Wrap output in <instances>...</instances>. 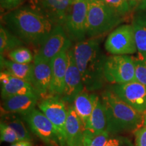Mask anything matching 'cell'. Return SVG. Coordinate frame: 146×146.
Instances as JSON below:
<instances>
[{"label":"cell","mask_w":146,"mask_h":146,"mask_svg":"<svg viewBox=\"0 0 146 146\" xmlns=\"http://www.w3.org/2000/svg\"><path fill=\"white\" fill-rule=\"evenodd\" d=\"M3 23L25 43L40 46L56 25L30 6L20 7L3 16Z\"/></svg>","instance_id":"cell-1"},{"label":"cell","mask_w":146,"mask_h":146,"mask_svg":"<svg viewBox=\"0 0 146 146\" xmlns=\"http://www.w3.org/2000/svg\"><path fill=\"white\" fill-rule=\"evenodd\" d=\"M72 50L85 90L90 92L99 90L106 81L104 68L106 59L100 48V41L89 38L76 42Z\"/></svg>","instance_id":"cell-2"},{"label":"cell","mask_w":146,"mask_h":146,"mask_svg":"<svg viewBox=\"0 0 146 146\" xmlns=\"http://www.w3.org/2000/svg\"><path fill=\"white\" fill-rule=\"evenodd\" d=\"M106 111L107 128L110 135L132 132L143 127L144 116L123 101L113 91L106 90L101 95Z\"/></svg>","instance_id":"cell-3"},{"label":"cell","mask_w":146,"mask_h":146,"mask_svg":"<svg viewBox=\"0 0 146 146\" xmlns=\"http://www.w3.org/2000/svg\"><path fill=\"white\" fill-rule=\"evenodd\" d=\"M123 21V16L114 12L102 0L89 3L87 36L94 38L106 33Z\"/></svg>","instance_id":"cell-4"},{"label":"cell","mask_w":146,"mask_h":146,"mask_svg":"<svg viewBox=\"0 0 146 146\" xmlns=\"http://www.w3.org/2000/svg\"><path fill=\"white\" fill-rule=\"evenodd\" d=\"M104 74L106 81L113 85L135 81L134 60L127 55H112L106 57Z\"/></svg>","instance_id":"cell-5"},{"label":"cell","mask_w":146,"mask_h":146,"mask_svg":"<svg viewBox=\"0 0 146 146\" xmlns=\"http://www.w3.org/2000/svg\"><path fill=\"white\" fill-rule=\"evenodd\" d=\"M38 108L56 128L61 146L66 144V123L68 108L60 97L52 96L38 102Z\"/></svg>","instance_id":"cell-6"},{"label":"cell","mask_w":146,"mask_h":146,"mask_svg":"<svg viewBox=\"0 0 146 146\" xmlns=\"http://www.w3.org/2000/svg\"><path fill=\"white\" fill-rule=\"evenodd\" d=\"M88 0H73L64 28L71 41H83L87 36Z\"/></svg>","instance_id":"cell-7"},{"label":"cell","mask_w":146,"mask_h":146,"mask_svg":"<svg viewBox=\"0 0 146 146\" xmlns=\"http://www.w3.org/2000/svg\"><path fill=\"white\" fill-rule=\"evenodd\" d=\"M104 46L112 55L135 54L137 49L132 25H120L112 31L108 36Z\"/></svg>","instance_id":"cell-8"},{"label":"cell","mask_w":146,"mask_h":146,"mask_svg":"<svg viewBox=\"0 0 146 146\" xmlns=\"http://www.w3.org/2000/svg\"><path fill=\"white\" fill-rule=\"evenodd\" d=\"M73 0H30V7L54 24L64 27Z\"/></svg>","instance_id":"cell-9"},{"label":"cell","mask_w":146,"mask_h":146,"mask_svg":"<svg viewBox=\"0 0 146 146\" xmlns=\"http://www.w3.org/2000/svg\"><path fill=\"white\" fill-rule=\"evenodd\" d=\"M23 117L32 132L42 141L50 145L61 146L56 128L41 111L35 108Z\"/></svg>","instance_id":"cell-10"},{"label":"cell","mask_w":146,"mask_h":146,"mask_svg":"<svg viewBox=\"0 0 146 146\" xmlns=\"http://www.w3.org/2000/svg\"><path fill=\"white\" fill-rule=\"evenodd\" d=\"M72 46V41L66 33L62 26H56L52 33L39 46L36 55L44 60H52L60 53L68 50Z\"/></svg>","instance_id":"cell-11"},{"label":"cell","mask_w":146,"mask_h":146,"mask_svg":"<svg viewBox=\"0 0 146 146\" xmlns=\"http://www.w3.org/2000/svg\"><path fill=\"white\" fill-rule=\"evenodd\" d=\"M68 56V66L65 76L64 88L62 95L60 97L65 102L66 104L72 106L74 100L78 94H81L84 89V85L81 73L76 66L72 47L67 52Z\"/></svg>","instance_id":"cell-12"},{"label":"cell","mask_w":146,"mask_h":146,"mask_svg":"<svg viewBox=\"0 0 146 146\" xmlns=\"http://www.w3.org/2000/svg\"><path fill=\"white\" fill-rule=\"evenodd\" d=\"M111 89L137 111L143 113L146 110V87L143 84L134 81L114 85Z\"/></svg>","instance_id":"cell-13"},{"label":"cell","mask_w":146,"mask_h":146,"mask_svg":"<svg viewBox=\"0 0 146 146\" xmlns=\"http://www.w3.org/2000/svg\"><path fill=\"white\" fill-rule=\"evenodd\" d=\"M52 66L50 62L35 55L33 60V80L32 85L36 94L41 99L51 96L52 85Z\"/></svg>","instance_id":"cell-14"},{"label":"cell","mask_w":146,"mask_h":146,"mask_svg":"<svg viewBox=\"0 0 146 146\" xmlns=\"http://www.w3.org/2000/svg\"><path fill=\"white\" fill-rule=\"evenodd\" d=\"M0 83L3 100L18 95H37L31 83L5 71L1 70L0 73Z\"/></svg>","instance_id":"cell-15"},{"label":"cell","mask_w":146,"mask_h":146,"mask_svg":"<svg viewBox=\"0 0 146 146\" xmlns=\"http://www.w3.org/2000/svg\"><path fill=\"white\" fill-rule=\"evenodd\" d=\"M39 97L37 95H18L3 100L1 114H28L35 109Z\"/></svg>","instance_id":"cell-16"},{"label":"cell","mask_w":146,"mask_h":146,"mask_svg":"<svg viewBox=\"0 0 146 146\" xmlns=\"http://www.w3.org/2000/svg\"><path fill=\"white\" fill-rule=\"evenodd\" d=\"M68 50L62 51L51 62L52 75L51 96L61 97L62 95L64 88L66 73L68 66L67 52Z\"/></svg>","instance_id":"cell-17"},{"label":"cell","mask_w":146,"mask_h":146,"mask_svg":"<svg viewBox=\"0 0 146 146\" xmlns=\"http://www.w3.org/2000/svg\"><path fill=\"white\" fill-rule=\"evenodd\" d=\"M84 131L85 127L81 120L78 117L72 106H69L66 123V146H83Z\"/></svg>","instance_id":"cell-18"},{"label":"cell","mask_w":146,"mask_h":146,"mask_svg":"<svg viewBox=\"0 0 146 146\" xmlns=\"http://www.w3.org/2000/svg\"><path fill=\"white\" fill-rule=\"evenodd\" d=\"M107 118L101 98L96 95L94 108L90 118L85 126V130L94 133H100L106 131Z\"/></svg>","instance_id":"cell-19"},{"label":"cell","mask_w":146,"mask_h":146,"mask_svg":"<svg viewBox=\"0 0 146 146\" xmlns=\"http://www.w3.org/2000/svg\"><path fill=\"white\" fill-rule=\"evenodd\" d=\"M90 91L84 90L76 97L72 104V106L84 127L86 125L92 113L96 94L89 93Z\"/></svg>","instance_id":"cell-20"},{"label":"cell","mask_w":146,"mask_h":146,"mask_svg":"<svg viewBox=\"0 0 146 146\" xmlns=\"http://www.w3.org/2000/svg\"><path fill=\"white\" fill-rule=\"evenodd\" d=\"M1 69L11 75L33 83V63L19 64L11 60H6L1 56Z\"/></svg>","instance_id":"cell-21"},{"label":"cell","mask_w":146,"mask_h":146,"mask_svg":"<svg viewBox=\"0 0 146 146\" xmlns=\"http://www.w3.org/2000/svg\"><path fill=\"white\" fill-rule=\"evenodd\" d=\"M139 55L146 59V14L139 13L132 22Z\"/></svg>","instance_id":"cell-22"},{"label":"cell","mask_w":146,"mask_h":146,"mask_svg":"<svg viewBox=\"0 0 146 146\" xmlns=\"http://www.w3.org/2000/svg\"><path fill=\"white\" fill-rule=\"evenodd\" d=\"M2 116L1 121L4 122L15 131L18 141H31V137L21 118L16 116L14 114H2Z\"/></svg>","instance_id":"cell-23"},{"label":"cell","mask_w":146,"mask_h":146,"mask_svg":"<svg viewBox=\"0 0 146 146\" xmlns=\"http://www.w3.org/2000/svg\"><path fill=\"white\" fill-rule=\"evenodd\" d=\"M25 43L12 33L9 31L2 25L0 28V54L1 56L5 52L12 51L22 47Z\"/></svg>","instance_id":"cell-24"},{"label":"cell","mask_w":146,"mask_h":146,"mask_svg":"<svg viewBox=\"0 0 146 146\" xmlns=\"http://www.w3.org/2000/svg\"><path fill=\"white\" fill-rule=\"evenodd\" d=\"M109 137L110 134L107 130L100 133H94L85 129L83 146H105Z\"/></svg>","instance_id":"cell-25"},{"label":"cell","mask_w":146,"mask_h":146,"mask_svg":"<svg viewBox=\"0 0 146 146\" xmlns=\"http://www.w3.org/2000/svg\"><path fill=\"white\" fill-rule=\"evenodd\" d=\"M8 58L11 61L19 64H31L34 60L31 51L25 47H19L10 51Z\"/></svg>","instance_id":"cell-26"},{"label":"cell","mask_w":146,"mask_h":146,"mask_svg":"<svg viewBox=\"0 0 146 146\" xmlns=\"http://www.w3.org/2000/svg\"><path fill=\"white\" fill-rule=\"evenodd\" d=\"M102 1L123 17L127 15L131 11L127 0H102Z\"/></svg>","instance_id":"cell-27"},{"label":"cell","mask_w":146,"mask_h":146,"mask_svg":"<svg viewBox=\"0 0 146 146\" xmlns=\"http://www.w3.org/2000/svg\"><path fill=\"white\" fill-rule=\"evenodd\" d=\"M133 59L135 68V81L146 87V59L139 55Z\"/></svg>","instance_id":"cell-28"},{"label":"cell","mask_w":146,"mask_h":146,"mask_svg":"<svg viewBox=\"0 0 146 146\" xmlns=\"http://www.w3.org/2000/svg\"><path fill=\"white\" fill-rule=\"evenodd\" d=\"M0 138L1 142L14 143L18 141L15 131L3 121L0 124Z\"/></svg>","instance_id":"cell-29"},{"label":"cell","mask_w":146,"mask_h":146,"mask_svg":"<svg viewBox=\"0 0 146 146\" xmlns=\"http://www.w3.org/2000/svg\"><path fill=\"white\" fill-rule=\"evenodd\" d=\"M105 146H133L132 142L125 137L112 135L110 137Z\"/></svg>","instance_id":"cell-30"},{"label":"cell","mask_w":146,"mask_h":146,"mask_svg":"<svg viewBox=\"0 0 146 146\" xmlns=\"http://www.w3.org/2000/svg\"><path fill=\"white\" fill-rule=\"evenodd\" d=\"M25 0H0L1 8L7 10H13L18 8Z\"/></svg>","instance_id":"cell-31"},{"label":"cell","mask_w":146,"mask_h":146,"mask_svg":"<svg viewBox=\"0 0 146 146\" xmlns=\"http://www.w3.org/2000/svg\"><path fill=\"white\" fill-rule=\"evenodd\" d=\"M135 146H146V127H142L135 132Z\"/></svg>","instance_id":"cell-32"},{"label":"cell","mask_w":146,"mask_h":146,"mask_svg":"<svg viewBox=\"0 0 146 146\" xmlns=\"http://www.w3.org/2000/svg\"><path fill=\"white\" fill-rule=\"evenodd\" d=\"M129 6L133 10H144L146 9V0H127Z\"/></svg>","instance_id":"cell-33"},{"label":"cell","mask_w":146,"mask_h":146,"mask_svg":"<svg viewBox=\"0 0 146 146\" xmlns=\"http://www.w3.org/2000/svg\"><path fill=\"white\" fill-rule=\"evenodd\" d=\"M11 146H33L31 141H19L12 144Z\"/></svg>","instance_id":"cell-34"},{"label":"cell","mask_w":146,"mask_h":146,"mask_svg":"<svg viewBox=\"0 0 146 146\" xmlns=\"http://www.w3.org/2000/svg\"><path fill=\"white\" fill-rule=\"evenodd\" d=\"M143 116H144V122H146V110L143 113Z\"/></svg>","instance_id":"cell-35"},{"label":"cell","mask_w":146,"mask_h":146,"mask_svg":"<svg viewBox=\"0 0 146 146\" xmlns=\"http://www.w3.org/2000/svg\"><path fill=\"white\" fill-rule=\"evenodd\" d=\"M99 1V0H88L89 3H91V2H94V1Z\"/></svg>","instance_id":"cell-36"},{"label":"cell","mask_w":146,"mask_h":146,"mask_svg":"<svg viewBox=\"0 0 146 146\" xmlns=\"http://www.w3.org/2000/svg\"><path fill=\"white\" fill-rule=\"evenodd\" d=\"M143 127H146V122H144L143 123Z\"/></svg>","instance_id":"cell-37"},{"label":"cell","mask_w":146,"mask_h":146,"mask_svg":"<svg viewBox=\"0 0 146 146\" xmlns=\"http://www.w3.org/2000/svg\"><path fill=\"white\" fill-rule=\"evenodd\" d=\"M50 146H54V145H50Z\"/></svg>","instance_id":"cell-38"}]
</instances>
